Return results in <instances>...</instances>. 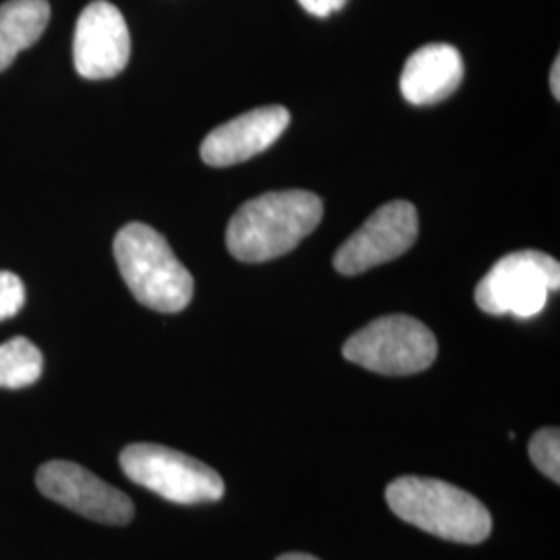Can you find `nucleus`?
<instances>
[{"label":"nucleus","mask_w":560,"mask_h":560,"mask_svg":"<svg viewBox=\"0 0 560 560\" xmlns=\"http://www.w3.org/2000/svg\"><path fill=\"white\" fill-rule=\"evenodd\" d=\"M322 200L303 189L270 191L243 203L226 229V247L233 258L249 264L275 260L293 252L316 231Z\"/></svg>","instance_id":"f257e3e1"},{"label":"nucleus","mask_w":560,"mask_h":560,"mask_svg":"<svg viewBox=\"0 0 560 560\" xmlns=\"http://www.w3.org/2000/svg\"><path fill=\"white\" fill-rule=\"evenodd\" d=\"M393 513L442 540L480 544L492 532L490 511L448 481L405 476L386 488Z\"/></svg>","instance_id":"f03ea898"},{"label":"nucleus","mask_w":560,"mask_h":560,"mask_svg":"<svg viewBox=\"0 0 560 560\" xmlns=\"http://www.w3.org/2000/svg\"><path fill=\"white\" fill-rule=\"evenodd\" d=\"M120 277L141 305L177 314L194 298V279L177 260L168 241L143 222H129L115 237Z\"/></svg>","instance_id":"7ed1b4c3"},{"label":"nucleus","mask_w":560,"mask_h":560,"mask_svg":"<svg viewBox=\"0 0 560 560\" xmlns=\"http://www.w3.org/2000/svg\"><path fill=\"white\" fill-rule=\"evenodd\" d=\"M120 469L141 488L177 504L217 502L224 497V481L212 467L162 444H129L120 453Z\"/></svg>","instance_id":"20e7f679"},{"label":"nucleus","mask_w":560,"mask_h":560,"mask_svg":"<svg viewBox=\"0 0 560 560\" xmlns=\"http://www.w3.org/2000/svg\"><path fill=\"white\" fill-rule=\"evenodd\" d=\"M345 360L384 376H411L428 370L439 355L434 332L411 316L370 322L342 347Z\"/></svg>","instance_id":"39448f33"},{"label":"nucleus","mask_w":560,"mask_h":560,"mask_svg":"<svg viewBox=\"0 0 560 560\" xmlns=\"http://www.w3.org/2000/svg\"><path fill=\"white\" fill-rule=\"evenodd\" d=\"M560 264L548 254L525 249L509 254L492 266L476 289V303L490 316L534 318L559 291Z\"/></svg>","instance_id":"423d86ee"},{"label":"nucleus","mask_w":560,"mask_h":560,"mask_svg":"<svg viewBox=\"0 0 560 560\" xmlns=\"http://www.w3.org/2000/svg\"><path fill=\"white\" fill-rule=\"evenodd\" d=\"M36 486L46 499L96 523L127 525L136 515L127 494L73 460L44 463L36 474Z\"/></svg>","instance_id":"0eeeda50"},{"label":"nucleus","mask_w":560,"mask_h":560,"mask_svg":"<svg viewBox=\"0 0 560 560\" xmlns=\"http://www.w3.org/2000/svg\"><path fill=\"white\" fill-rule=\"evenodd\" d=\"M420 233L418 212L409 201L381 206L360 231L345 241L335 254V268L345 277H355L370 268L402 256Z\"/></svg>","instance_id":"6e6552de"},{"label":"nucleus","mask_w":560,"mask_h":560,"mask_svg":"<svg viewBox=\"0 0 560 560\" xmlns=\"http://www.w3.org/2000/svg\"><path fill=\"white\" fill-rule=\"evenodd\" d=\"M131 57L129 27L119 9L106 0L90 2L81 11L73 62L85 80H108L119 75Z\"/></svg>","instance_id":"1a4fd4ad"},{"label":"nucleus","mask_w":560,"mask_h":560,"mask_svg":"<svg viewBox=\"0 0 560 560\" xmlns=\"http://www.w3.org/2000/svg\"><path fill=\"white\" fill-rule=\"evenodd\" d=\"M289 122L291 115L282 106L254 108L217 127L201 143V159L210 166L249 161L279 140Z\"/></svg>","instance_id":"9d476101"},{"label":"nucleus","mask_w":560,"mask_h":560,"mask_svg":"<svg viewBox=\"0 0 560 560\" xmlns=\"http://www.w3.org/2000/svg\"><path fill=\"white\" fill-rule=\"evenodd\" d=\"M463 59L451 44H428L416 50L402 67V98L416 106H430L455 94L463 81Z\"/></svg>","instance_id":"9b49d317"},{"label":"nucleus","mask_w":560,"mask_h":560,"mask_svg":"<svg viewBox=\"0 0 560 560\" xmlns=\"http://www.w3.org/2000/svg\"><path fill=\"white\" fill-rule=\"evenodd\" d=\"M50 20L46 0H9L0 4V71L40 40Z\"/></svg>","instance_id":"f8f14e48"},{"label":"nucleus","mask_w":560,"mask_h":560,"mask_svg":"<svg viewBox=\"0 0 560 560\" xmlns=\"http://www.w3.org/2000/svg\"><path fill=\"white\" fill-rule=\"evenodd\" d=\"M44 370L40 349L25 339L15 337L0 345V388H25L38 382Z\"/></svg>","instance_id":"ddd939ff"},{"label":"nucleus","mask_w":560,"mask_h":560,"mask_svg":"<svg viewBox=\"0 0 560 560\" xmlns=\"http://www.w3.org/2000/svg\"><path fill=\"white\" fill-rule=\"evenodd\" d=\"M529 459L546 478L560 481V432L559 428H541L529 441Z\"/></svg>","instance_id":"4468645a"},{"label":"nucleus","mask_w":560,"mask_h":560,"mask_svg":"<svg viewBox=\"0 0 560 560\" xmlns=\"http://www.w3.org/2000/svg\"><path fill=\"white\" fill-rule=\"evenodd\" d=\"M25 303V287L18 275L0 270V322L18 316Z\"/></svg>","instance_id":"2eb2a0df"},{"label":"nucleus","mask_w":560,"mask_h":560,"mask_svg":"<svg viewBox=\"0 0 560 560\" xmlns=\"http://www.w3.org/2000/svg\"><path fill=\"white\" fill-rule=\"evenodd\" d=\"M300 4L316 18H328L340 11L347 4V0H300Z\"/></svg>","instance_id":"dca6fc26"},{"label":"nucleus","mask_w":560,"mask_h":560,"mask_svg":"<svg viewBox=\"0 0 560 560\" xmlns=\"http://www.w3.org/2000/svg\"><path fill=\"white\" fill-rule=\"evenodd\" d=\"M550 88H552V94H555V98L559 101L560 98V60H555V65H552V71H550Z\"/></svg>","instance_id":"f3484780"},{"label":"nucleus","mask_w":560,"mask_h":560,"mask_svg":"<svg viewBox=\"0 0 560 560\" xmlns=\"http://www.w3.org/2000/svg\"><path fill=\"white\" fill-rule=\"evenodd\" d=\"M277 560H320L316 559V557H312V555H303V552H289V555H282Z\"/></svg>","instance_id":"a211bd4d"}]
</instances>
